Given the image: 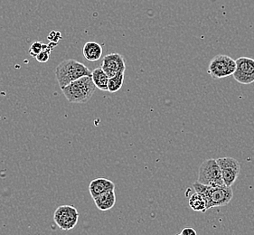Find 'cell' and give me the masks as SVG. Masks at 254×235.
<instances>
[{"mask_svg": "<svg viewBox=\"0 0 254 235\" xmlns=\"http://www.w3.org/2000/svg\"><path fill=\"white\" fill-rule=\"evenodd\" d=\"M97 208L101 211H108L113 208L116 204V194L114 190L109 191L93 198Z\"/></svg>", "mask_w": 254, "mask_h": 235, "instance_id": "11", "label": "cell"}, {"mask_svg": "<svg viewBox=\"0 0 254 235\" xmlns=\"http://www.w3.org/2000/svg\"><path fill=\"white\" fill-rule=\"evenodd\" d=\"M79 213L72 205H61L55 212L54 220L63 231H70L76 226L79 220Z\"/></svg>", "mask_w": 254, "mask_h": 235, "instance_id": "6", "label": "cell"}, {"mask_svg": "<svg viewBox=\"0 0 254 235\" xmlns=\"http://www.w3.org/2000/svg\"><path fill=\"white\" fill-rule=\"evenodd\" d=\"M83 57L89 61H97L101 59L102 55V47L96 42H87L83 46Z\"/></svg>", "mask_w": 254, "mask_h": 235, "instance_id": "12", "label": "cell"}, {"mask_svg": "<svg viewBox=\"0 0 254 235\" xmlns=\"http://www.w3.org/2000/svg\"><path fill=\"white\" fill-rule=\"evenodd\" d=\"M92 80L96 88L103 92H108V83L109 76L107 73L103 71L102 67H98L92 72Z\"/></svg>", "mask_w": 254, "mask_h": 235, "instance_id": "13", "label": "cell"}, {"mask_svg": "<svg viewBox=\"0 0 254 235\" xmlns=\"http://www.w3.org/2000/svg\"><path fill=\"white\" fill-rule=\"evenodd\" d=\"M193 189L203 194L206 199L207 209L228 205L234 196V192L231 186L223 185H205L198 181L193 184Z\"/></svg>", "mask_w": 254, "mask_h": 235, "instance_id": "2", "label": "cell"}, {"mask_svg": "<svg viewBox=\"0 0 254 235\" xmlns=\"http://www.w3.org/2000/svg\"><path fill=\"white\" fill-rule=\"evenodd\" d=\"M43 46L44 44L41 42H35L32 44L30 49H29V55L31 57L36 58L41 52L43 51Z\"/></svg>", "mask_w": 254, "mask_h": 235, "instance_id": "16", "label": "cell"}, {"mask_svg": "<svg viewBox=\"0 0 254 235\" xmlns=\"http://www.w3.org/2000/svg\"><path fill=\"white\" fill-rule=\"evenodd\" d=\"M87 75H92L90 69L74 59L62 61L56 69V80L61 89L69 85L77 79Z\"/></svg>", "mask_w": 254, "mask_h": 235, "instance_id": "3", "label": "cell"}, {"mask_svg": "<svg viewBox=\"0 0 254 235\" xmlns=\"http://www.w3.org/2000/svg\"><path fill=\"white\" fill-rule=\"evenodd\" d=\"M124 73L125 72H121L115 76L109 78V83H108V92H117L122 89L123 82H124Z\"/></svg>", "mask_w": 254, "mask_h": 235, "instance_id": "15", "label": "cell"}, {"mask_svg": "<svg viewBox=\"0 0 254 235\" xmlns=\"http://www.w3.org/2000/svg\"><path fill=\"white\" fill-rule=\"evenodd\" d=\"M235 70L236 61L225 55L216 56L209 63L208 73L213 79L216 80L232 76Z\"/></svg>", "mask_w": 254, "mask_h": 235, "instance_id": "4", "label": "cell"}, {"mask_svg": "<svg viewBox=\"0 0 254 235\" xmlns=\"http://www.w3.org/2000/svg\"><path fill=\"white\" fill-rule=\"evenodd\" d=\"M47 38H48L49 41L58 44V42L62 38L61 33L57 32V31H52V32H50V34H49V36H48Z\"/></svg>", "mask_w": 254, "mask_h": 235, "instance_id": "17", "label": "cell"}, {"mask_svg": "<svg viewBox=\"0 0 254 235\" xmlns=\"http://www.w3.org/2000/svg\"><path fill=\"white\" fill-rule=\"evenodd\" d=\"M236 61V70L233 76L236 82L242 84L254 82V59L240 57Z\"/></svg>", "mask_w": 254, "mask_h": 235, "instance_id": "7", "label": "cell"}, {"mask_svg": "<svg viewBox=\"0 0 254 235\" xmlns=\"http://www.w3.org/2000/svg\"><path fill=\"white\" fill-rule=\"evenodd\" d=\"M219 167L221 169V173L225 185L232 186L241 172V165L236 159L225 157L216 159Z\"/></svg>", "mask_w": 254, "mask_h": 235, "instance_id": "8", "label": "cell"}, {"mask_svg": "<svg viewBox=\"0 0 254 235\" xmlns=\"http://www.w3.org/2000/svg\"><path fill=\"white\" fill-rule=\"evenodd\" d=\"M196 234H197L196 231L194 230L193 227L187 226L184 228L183 230L181 231L179 235H196Z\"/></svg>", "mask_w": 254, "mask_h": 235, "instance_id": "18", "label": "cell"}, {"mask_svg": "<svg viewBox=\"0 0 254 235\" xmlns=\"http://www.w3.org/2000/svg\"><path fill=\"white\" fill-rule=\"evenodd\" d=\"M198 182L205 185L224 184L221 169L216 159H207L203 161L199 169Z\"/></svg>", "mask_w": 254, "mask_h": 235, "instance_id": "5", "label": "cell"}, {"mask_svg": "<svg viewBox=\"0 0 254 235\" xmlns=\"http://www.w3.org/2000/svg\"><path fill=\"white\" fill-rule=\"evenodd\" d=\"M103 71L107 73L109 78L117 75L126 71V62L124 57L120 54H110L104 57L102 63Z\"/></svg>", "mask_w": 254, "mask_h": 235, "instance_id": "9", "label": "cell"}, {"mask_svg": "<svg viewBox=\"0 0 254 235\" xmlns=\"http://www.w3.org/2000/svg\"><path fill=\"white\" fill-rule=\"evenodd\" d=\"M114 189H115V184L105 177H98L94 179L89 185V191L92 198H95L101 194Z\"/></svg>", "mask_w": 254, "mask_h": 235, "instance_id": "10", "label": "cell"}, {"mask_svg": "<svg viewBox=\"0 0 254 235\" xmlns=\"http://www.w3.org/2000/svg\"><path fill=\"white\" fill-rule=\"evenodd\" d=\"M189 206L191 209L195 212H201L204 213L207 211V203L206 199L203 194H200L198 192H195L192 194L189 198Z\"/></svg>", "mask_w": 254, "mask_h": 235, "instance_id": "14", "label": "cell"}, {"mask_svg": "<svg viewBox=\"0 0 254 235\" xmlns=\"http://www.w3.org/2000/svg\"><path fill=\"white\" fill-rule=\"evenodd\" d=\"M96 86L92 75L81 77L62 89L64 97L71 103H87L95 92Z\"/></svg>", "mask_w": 254, "mask_h": 235, "instance_id": "1", "label": "cell"}]
</instances>
